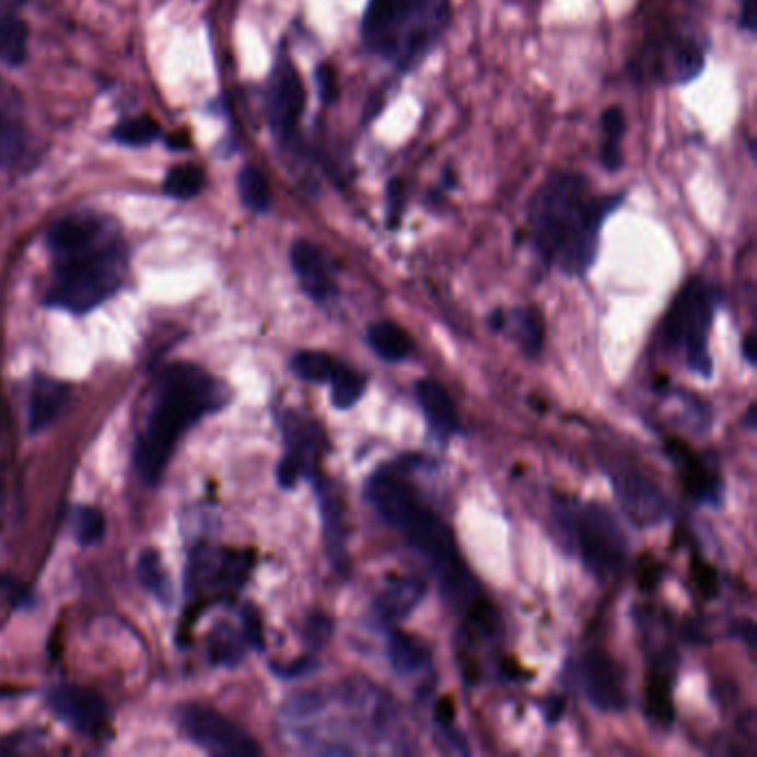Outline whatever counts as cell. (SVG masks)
Returning <instances> with one entry per match:
<instances>
[{"label":"cell","instance_id":"obj_1","mask_svg":"<svg viewBox=\"0 0 757 757\" xmlns=\"http://www.w3.org/2000/svg\"><path fill=\"white\" fill-rule=\"evenodd\" d=\"M366 500L405 543L424 560L449 607L463 616L478 636H493L496 616L482 599L480 586L465 564L449 524L400 476L387 469L369 478Z\"/></svg>","mask_w":757,"mask_h":757},{"label":"cell","instance_id":"obj_2","mask_svg":"<svg viewBox=\"0 0 757 757\" xmlns=\"http://www.w3.org/2000/svg\"><path fill=\"white\" fill-rule=\"evenodd\" d=\"M622 202L625 194H595L584 174L554 170L526 202L528 243L545 265L582 278L597 258L604 222Z\"/></svg>","mask_w":757,"mask_h":757},{"label":"cell","instance_id":"obj_3","mask_svg":"<svg viewBox=\"0 0 757 757\" xmlns=\"http://www.w3.org/2000/svg\"><path fill=\"white\" fill-rule=\"evenodd\" d=\"M230 400V387L202 366L191 362L170 364L159 377L154 407L136 449V467L142 480L156 485L180 435L207 414L224 409Z\"/></svg>","mask_w":757,"mask_h":757},{"label":"cell","instance_id":"obj_4","mask_svg":"<svg viewBox=\"0 0 757 757\" xmlns=\"http://www.w3.org/2000/svg\"><path fill=\"white\" fill-rule=\"evenodd\" d=\"M451 16V0H369L360 38L369 54L409 73L440 45Z\"/></svg>","mask_w":757,"mask_h":757},{"label":"cell","instance_id":"obj_5","mask_svg":"<svg viewBox=\"0 0 757 757\" xmlns=\"http://www.w3.org/2000/svg\"><path fill=\"white\" fill-rule=\"evenodd\" d=\"M554 522L562 545L595 580H609L625 569L629 538L607 506L562 496L554 504Z\"/></svg>","mask_w":757,"mask_h":757},{"label":"cell","instance_id":"obj_6","mask_svg":"<svg viewBox=\"0 0 757 757\" xmlns=\"http://www.w3.org/2000/svg\"><path fill=\"white\" fill-rule=\"evenodd\" d=\"M720 302L722 293L718 284L696 276L677 291L660 325L664 349L683 360L685 366L700 377L713 375L709 340Z\"/></svg>","mask_w":757,"mask_h":757},{"label":"cell","instance_id":"obj_7","mask_svg":"<svg viewBox=\"0 0 757 757\" xmlns=\"http://www.w3.org/2000/svg\"><path fill=\"white\" fill-rule=\"evenodd\" d=\"M123 245L107 236L83 252L58 258L47 302L51 307L71 314H88L118 291L123 284Z\"/></svg>","mask_w":757,"mask_h":757},{"label":"cell","instance_id":"obj_8","mask_svg":"<svg viewBox=\"0 0 757 757\" xmlns=\"http://www.w3.org/2000/svg\"><path fill=\"white\" fill-rule=\"evenodd\" d=\"M707 62L704 49L694 38L666 36L651 40L633 65L631 79L657 81L664 85H687L702 73Z\"/></svg>","mask_w":757,"mask_h":757},{"label":"cell","instance_id":"obj_9","mask_svg":"<svg viewBox=\"0 0 757 757\" xmlns=\"http://www.w3.org/2000/svg\"><path fill=\"white\" fill-rule=\"evenodd\" d=\"M284 435V458L278 465V482L284 489L295 487L302 478H314L327 449L323 427L298 411H287L280 420Z\"/></svg>","mask_w":757,"mask_h":757},{"label":"cell","instance_id":"obj_10","mask_svg":"<svg viewBox=\"0 0 757 757\" xmlns=\"http://www.w3.org/2000/svg\"><path fill=\"white\" fill-rule=\"evenodd\" d=\"M180 729L185 735L198 744L202 750L220 757H254L260 755V746L256 739L226 720L218 711L205 704H189L180 711Z\"/></svg>","mask_w":757,"mask_h":757},{"label":"cell","instance_id":"obj_11","mask_svg":"<svg viewBox=\"0 0 757 757\" xmlns=\"http://www.w3.org/2000/svg\"><path fill=\"white\" fill-rule=\"evenodd\" d=\"M618 506L640 528L657 526L671 515V500L664 489L644 471L618 467L612 474Z\"/></svg>","mask_w":757,"mask_h":757},{"label":"cell","instance_id":"obj_12","mask_svg":"<svg viewBox=\"0 0 757 757\" xmlns=\"http://www.w3.org/2000/svg\"><path fill=\"white\" fill-rule=\"evenodd\" d=\"M575 677L589 704L602 713L622 711L629 704L627 683L620 664L604 651H589L578 660Z\"/></svg>","mask_w":757,"mask_h":757},{"label":"cell","instance_id":"obj_13","mask_svg":"<svg viewBox=\"0 0 757 757\" xmlns=\"http://www.w3.org/2000/svg\"><path fill=\"white\" fill-rule=\"evenodd\" d=\"M305 103L307 94L298 69L289 60H282L271 73L267 94L269 125L282 142H291L295 138Z\"/></svg>","mask_w":757,"mask_h":757},{"label":"cell","instance_id":"obj_14","mask_svg":"<svg viewBox=\"0 0 757 757\" xmlns=\"http://www.w3.org/2000/svg\"><path fill=\"white\" fill-rule=\"evenodd\" d=\"M249 558L238 551L200 549L191 560L189 582L198 593H230L245 584L249 573Z\"/></svg>","mask_w":757,"mask_h":757},{"label":"cell","instance_id":"obj_15","mask_svg":"<svg viewBox=\"0 0 757 757\" xmlns=\"http://www.w3.org/2000/svg\"><path fill=\"white\" fill-rule=\"evenodd\" d=\"M291 267L305 291L318 305H327L338 295V278L334 260L312 241H298L291 247Z\"/></svg>","mask_w":757,"mask_h":757},{"label":"cell","instance_id":"obj_16","mask_svg":"<svg viewBox=\"0 0 757 757\" xmlns=\"http://www.w3.org/2000/svg\"><path fill=\"white\" fill-rule=\"evenodd\" d=\"M668 458L673 461L679 480H683L685 489L696 502L702 504H720L722 500V480L713 465L702 458L700 453L691 451L689 446L679 442H668L666 446Z\"/></svg>","mask_w":757,"mask_h":757},{"label":"cell","instance_id":"obj_17","mask_svg":"<svg viewBox=\"0 0 757 757\" xmlns=\"http://www.w3.org/2000/svg\"><path fill=\"white\" fill-rule=\"evenodd\" d=\"M51 711L73 731L94 733L107 718V702L83 687H60L49 694Z\"/></svg>","mask_w":757,"mask_h":757},{"label":"cell","instance_id":"obj_18","mask_svg":"<svg viewBox=\"0 0 757 757\" xmlns=\"http://www.w3.org/2000/svg\"><path fill=\"white\" fill-rule=\"evenodd\" d=\"M424 593L427 584L418 578L389 580L373 599L371 618L377 627H396L418 609V604L424 599Z\"/></svg>","mask_w":757,"mask_h":757},{"label":"cell","instance_id":"obj_19","mask_svg":"<svg viewBox=\"0 0 757 757\" xmlns=\"http://www.w3.org/2000/svg\"><path fill=\"white\" fill-rule=\"evenodd\" d=\"M107 236L105 222L96 216H67L51 226L47 245L56 258H65L105 241Z\"/></svg>","mask_w":757,"mask_h":757},{"label":"cell","instance_id":"obj_20","mask_svg":"<svg viewBox=\"0 0 757 757\" xmlns=\"http://www.w3.org/2000/svg\"><path fill=\"white\" fill-rule=\"evenodd\" d=\"M489 325L493 331H506V336L522 349L526 358H538L545 347V323L540 312L534 307L496 312Z\"/></svg>","mask_w":757,"mask_h":757},{"label":"cell","instance_id":"obj_21","mask_svg":"<svg viewBox=\"0 0 757 757\" xmlns=\"http://www.w3.org/2000/svg\"><path fill=\"white\" fill-rule=\"evenodd\" d=\"M318 504H321V515H323V536H325V551H327L329 564L342 575L349 569L347 522H345L342 502L329 485L321 482L318 485Z\"/></svg>","mask_w":757,"mask_h":757},{"label":"cell","instance_id":"obj_22","mask_svg":"<svg viewBox=\"0 0 757 757\" xmlns=\"http://www.w3.org/2000/svg\"><path fill=\"white\" fill-rule=\"evenodd\" d=\"M416 398H418V405H420V409L429 422V429L433 431V435L438 440H449L453 433L458 431L461 422H458L456 405H453L449 392L438 381H431V377L418 381L416 383Z\"/></svg>","mask_w":757,"mask_h":757},{"label":"cell","instance_id":"obj_23","mask_svg":"<svg viewBox=\"0 0 757 757\" xmlns=\"http://www.w3.org/2000/svg\"><path fill=\"white\" fill-rule=\"evenodd\" d=\"M69 385L54 381V377L38 375L32 385L30 396V429L43 431L49 427L69 403Z\"/></svg>","mask_w":757,"mask_h":757},{"label":"cell","instance_id":"obj_24","mask_svg":"<svg viewBox=\"0 0 757 757\" xmlns=\"http://www.w3.org/2000/svg\"><path fill=\"white\" fill-rule=\"evenodd\" d=\"M366 342L377 358L403 362L414 353V338L407 329L392 321H377L366 327Z\"/></svg>","mask_w":757,"mask_h":757},{"label":"cell","instance_id":"obj_25","mask_svg":"<svg viewBox=\"0 0 757 757\" xmlns=\"http://www.w3.org/2000/svg\"><path fill=\"white\" fill-rule=\"evenodd\" d=\"M599 163L607 172H618L625 163L622 142L627 133V116L620 107H607L599 116Z\"/></svg>","mask_w":757,"mask_h":757},{"label":"cell","instance_id":"obj_26","mask_svg":"<svg viewBox=\"0 0 757 757\" xmlns=\"http://www.w3.org/2000/svg\"><path fill=\"white\" fill-rule=\"evenodd\" d=\"M389 660L400 675H418L431 666V653L427 644L405 631H392Z\"/></svg>","mask_w":757,"mask_h":757},{"label":"cell","instance_id":"obj_27","mask_svg":"<svg viewBox=\"0 0 757 757\" xmlns=\"http://www.w3.org/2000/svg\"><path fill=\"white\" fill-rule=\"evenodd\" d=\"M30 30L27 23L19 16L0 19V60L16 67L27 56Z\"/></svg>","mask_w":757,"mask_h":757},{"label":"cell","instance_id":"obj_28","mask_svg":"<svg viewBox=\"0 0 757 757\" xmlns=\"http://www.w3.org/2000/svg\"><path fill=\"white\" fill-rule=\"evenodd\" d=\"M340 362L325 351H298L291 360V369L307 383H329Z\"/></svg>","mask_w":757,"mask_h":757},{"label":"cell","instance_id":"obj_29","mask_svg":"<svg viewBox=\"0 0 757 757\" xmlns=\"http://www.w3.org/2000/svg\"><path fill=\"white\" fill-rule=\"evenodd\" d=\"M138 578H140L142 586L154 593L161 602H165V604L172 602V582H170V575H167V571L163 567V560H161L159 551L147 549V551L140 554Z\"/></svg>","mask_w":757,"mask_h":757},{"label":"cell","instance_id":"obj_30","mask_svg":"<svg viewBox=\"0 0 757 757\" xmlns=\"http://www.w3.org/2000/svg\"><path fill=\"white\" fill-rule=\"evenodd\" d=\"M329 385H331V405L336 409H349L364 396L366 377L353 371L351 366L340 364L329 381Z\"/></svg>","mask_w":757,"mask_h":757},{"label":"cell","instance_id":"obj_31","mask_svg":"<svg viewBox=\"0 0 757 757\" xmlns=\"http://www.w3.org/2000/svg\"><path fill=\"white\" fill-rule=\"evenodd\" d=\"M245 638L232 625H218L209 640L211 660L216 664H238L245 655Z\"/></svg>","mask_w":757,"mask_h":757},{"label":"cell","instance_id":"obj_32","mask_svg":"<svg viewBox=\"0 0 757 757\" xmlns=\"http://www.w3.org/2000/svg\"><path fill=\"white\" fill-rule=\"evenodd\" d=\"M238 194L241 200L247 209L256 211V213H265L271 205V191H269V183L265 178V174L258 167L247 165L241 174H238Z\"/></svg>","mask_w":757,"mask_h":757},{"label":"cell","instance_id":"obj_33","mask_svg":"<svg viewBox=\"0 0 757 757\" xmlns=\"http://www.w3.org/2000/svg\"><path fill=\"white\" fill-rule=\"evenodd\" d=\"M327 698L318 691H300L284 702L282 715L289 724H307L312 720H318L327 711Z\"/></svg>","mask_w":757,"mask_h":757},{"label":"cell","instance_id":"obj_34","mask_svg":"<svg viewBox=\"0 0 757 757\" xmlns=\"http://www.w3.org/2000/svg\"><path fill=\"white\" fill-rule=\"evenodd\" d=\"M205 172L196 165H178L165 178V194L178 200H189L202 191Z\"/></svg>","mask_w":757,"mask_h":757},{"label":"cell","instance_id":"obj_35","mask_svg":"<svg viewBox=\"0 0 757 757\" xmlns=\"http://www.w3.org/2000/svg\"><path fill=\"white\" fill-rule=\"evenodd\" d=\"M73 536L81 545H96L105 536V515L96 506H79L71 515Z\"/></svg>","mask_w":757,"mask_h":757},{"label":"cell","instance_id":"obj_36","mask_svg":"<svg viewBox=\"0 0 757 757\" xmlns=\"http://www.w3.org/2000/svg\"><path fill=\"white\" fill-rule=\"evenodd\" d=\"M161 133L159 123L151 118H133V120H125L116 127L114 138L123 144L129 147H140V144H149L151 140H156Z\"/></svg>","mask_w":757,"mask_h":757},{"label":"cell","instance_id":"obj_37","mask_svg":"<svg viewBox=\"0 0 757 757\" xmlns=\"http://www.w3.org/2000/svg\"><path fill=\"white\" fill-rule=\"evenodd\" d=\"M334 636V622L323 616V614H312L307 618V625H305V642L310 647V651H318L323 649L329 638Z\"/></svg>","mask_w":757,"mask_h":757},{"label":"cell","instance_id":"obj_38","mask_svg":"<svg viewBox=\"0 0 757 757\" xmlns=\"http://www.w3.org/2000/svg\"><path fill=\"white\" fill-rule=\"evenodd\" d=\"M316 85H318L321 101L325 105L336 103V98H338V75H336L331 65L323 62V65L316 67Z\"/></svg>","mask_w":757,"mask_h":757},{"label":"cell","instance_id":"obj_39","mask_svg":"<svg viewBox=\"0 0 757 757\" xmlns=\"http://www.w3.org/2000/svg\"><path fill=\"white\" fill-rule=\"evenodd\" d=\"M403 209H405V189H403V183L398 178H394L387 187V216H389L392 226L398 224Z\"/></svg>","mask_w":757,"mask_h":757},{"label":"cell","instance_id":"obj_40","mask_svg":"<svg viewBox=\"0 0 757 757\" xmlns=\"http://www.w3.org/2000/svg\"><path fill=\"white\" fill-rule=\"evenodd\" d=\"M0 161H8L21 149V131L14 125H0Z\"/></svg>","mask_w":757,"mask_h":757},{"label":"cell","instance_id":"obj_41","mask_svg":"<svg viewBox=\"0 0 757 757\" xmlns=\"http://www.w3.org/2000/svg\"><path fill=\"white\" fill-rule=\"evenodd\" d=\"M243 620H245V631L243 633H245L247 644H252L254 649H263V627H260L258 612L254 607H247Z\"/></svg>","mask_w":757,"mask_h":757},{"label":"cell","instance_id":"obj_42","mask_svg":"<svg viewBox=\"0 0 757 757\" xmlns=\"http://www.w3.org/2000/svg\"><path fill=\"white\" fill-rule=\"evenodd\" d=\"M739 27L748 34H755L757 27V0H742L739 5Z\"/></svg>","mask_w":757,"mask_h":757},{"label":"cell","instance_id":"obj_43","mask_svg":"<svg viewBox=\"0 0 757 757\" xmlns=\"http://www.w3.org/2000/svg\"><path fill=\"white\" fill-rule=\"evenodd\" d=\"M312 671H316V662L310 657L291 662L289 666H276V673H280L282 677H300V675H307Z\"/></svg>","mask_w":757,"mask_h":757},{"label":"cell","instance_id":"obj_44","mask_svg":"<svg viewBox=\"0 0 757 757\" xmlns=\"http://www.w3.org/2000/svg\"><path fill=\"white\" fill-rule=\"evenodd\" d=\"M742 351H744L746 362L755 364V336L753 334H746V338L742 340Z\"/></svg>","mask_w":757,"mask_h":757},{"label":"cell","instance_id":"obj_45","mask_svg":"<svg viewBox=\"0 0 757 757\" xmlns=\"http://www.w3.org/2000/svg\"><path fill=\"white\" fill-rule=\"evenodd\" d=\"M744 424H746L748 429H753V427H755V405H748L746 416H744Z\"/></svg>","mask_w":757,"mask_h":757}]
</instances>
